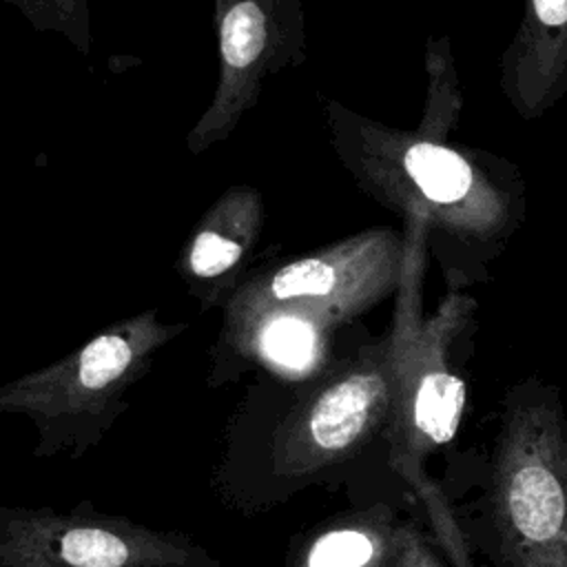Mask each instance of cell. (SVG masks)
I'll list each match as a JSON object with an SVG mask.
<instances>
[{
	"instance_id": "cell-6",
	"label": "cell",
	"mask_w": 567,
	"mask_h": 567,
	"mask_svg": "<svg viewBox=\"0 0 567 567\" xmlns=\"http://www.w3.org/2000/svg\"><path fill=\"white\" fill-rule=\"evenodd\" d=\"M394 401L390 332L339 359L297 396L281 416L270 463L284 481H306L357 456L385 432Z\"/></svg>"
},
{
	"instance_id": "cell-10",
	"label": "cell",
	"mask_w": 567,
	"mask_h": 567,
	"mask_svg": "<svg viewBox=\"0 0 567 567\" xmlns=\"http://www.w3.org/2000/svg\"><path fill=\"white\" fill-rule=\"evenodd\" d=\"M498 84L523 120H538L567 93V0H525Z\"/></svg>"
},
{
	"instance_id": "cell-2",
	"label": "cell",
	"mask_w": 567,
	"mask_h": 567,
	"mask_svg": "<svg viewBox=\"0 0 567 567\" xmlns=\"http://www.w3.org/2000/svg\"><path fill=\"white\" fill-rule=\"evenodd\" d=\"M403 221V272L388 328L394 346V401L385 427L390 465L421 501L450 565L476 567L454 509L423 470L434 452L454 441L463 419L465 381L452 365V348L472 323L474 301L450 292L434 312L423 315L430 228L419 217Z\"/></svg>"
},
{
	"instance_id": "cell-11",
	"label": "cell",
	"mask_w": 567,
	"mask_h": 567,
	"mask_svg": "<svg viewBox=\"0 0 567 567\" xmlns=\"http://www.w3.org/2000/svg\"><path fill=\"white\" fill-rule=\"evenodd\" d=\"M401 523L385 503L341 512L303 534L286 567H396Z\"/></svg>"
},
{
	"instance_id": "cell-1",
	"label": "cell",
	"mask_w": 567,
	"mask_h": 567,
	"mask_svg": "<svg viewBox=\"0 0 567 567\" xmlns=\"http://www.w3.org/2000/svg\"><path fill=\"white\" fill-rule=\"evenodd\" d=\"M326 124L339 162L363 193L403 219L427 224L447 279L454 255H494L520 226L525 186L503 157L381 124L337 100L326 102Z\"/></svg>"
},
{
	"instance_id": "cell-3",
	"label": "cell",
	"mask_w": 567,
	"mask_h": 567,
	"mask_svg": "<svg viewBox=\"0 0 567 567\" xmlns=\"http://www.w3.org/2000/svg\"><path fill=\"white\" fill-rule=\"evenodd\" d=\"M494 567H567V419L554 388H512L487 489Z\"/></svg>"
},
{
	"instance_id": "cell-4",
	"label": "cell",
	"mask_w": 567,
	"mask_h": 567,
	"mask_svg": "<svg viewBox=\"0 0 567 567\" xmlns=\"http://www.w3.org/2000/svg\"><path fill=\"white\" fill-rule=\"evenodd\" d=\"M188 326L148 308L106 326L66 357L0 385V414H22L38 432L33 456L84 454L126 410L124 394L155 354Z\"/></svg>"
},
{
	"instance_id": "cell-8",
	"label": "cell",
	"mask_w": 567,
	"mask_h": 567,
	"mask_svg": "<svg viewBox=\"0 0 567 567\" xmlns=\"http://www.w3.org/2000/svg\"><path fill=\"white\" fill-rule=\"evenodd\" d=\"M219 75L210 104L186 137L193 155L230 137L250 111L264 80L303 51V13L286 0H215Z\"/></svg>"
},
{
	"instance_id": "cell-5",
	"label": "cell",
	"mask_w": 567,
	"mask_h": 567,
	"mask_svg": "<svg viewBox=\"0 0 567 567\" xmlns=\"http://www.w3.org/2000/svg\"><path fill=\"white\" fill-rule=\"evenodd\" d=\"M403 252L401 233L370 228L250 272L221 308L219 337L266 319L290 321L328 337L396 292Z\"/></svg>"
},
{
	"instance_id": "cell-14",
	"label": "cell",
	"mask_w": 567,
	"mask_h": 567,
	"mask_svg": "<svg viewBox=\"0 0 567 567\" xmlns=\"http://www.w3.org/2000/svg\"><path fill=\"white\" fill-rule=\"evenodd\" d=\"M396 567H443L436 551L414 523H401Z\"/></svg>"
},
{
	"instance_id": "cell-15",
	"label": "cell",
	"mask_w": 567,
	"mask_h": 567,
	"mask_svg": "<svg viewBox=\"0 0 567 567\" xmlns=\"http://www.w3.org/2000/svg\"><path fill=\"white\" fill-rule=\"evenodd\" d=\"M292 9H297V11H301V4H299V0H286Z\"/></svg>"
},
{
	"instance_id": "cell-13",
	"label": "cell",
	"mask_w": 567,
	"mask_h": 567,
	"mask_svg": "<svg viewBox=\"0 0 567 567\" xmlns=\"http://www.w3.org/2000/svg\"><path fill=\"white\" fill-rule=\"evenodd\" d=\"M427 75V106L423 113V122L416 131L439 140H447V131L456 122L461 109V91L456 86V73L447 58V47L430 42Z\"/></svg>"
},
{
	"instance_id": "cell-7",
	"label": "cell",
	"mask_w": 567,
	"mask_h": 567,
	"mask_svg": "<svg viewBox=\"0 0 567 567\" xmlns=\"http://www.w3.org/2000/svg\"><path fill=\"white\" fill-rule=\"evenodd\" d=\"M0 567H221L190 536L93 509L0 505Z\"/></svg>"
},
{
	"instance_id": "cell-12",
	"label": "cell",
	"mask_w": 567,
	"mask_h": 567,
	"mask_svg": "<svg viewBox=\"0 0 567 567\" xmlns=\"http://www.w3.org/2000/svg\"><path fill=\"white\" fill-rule=\"evenodd\" d=\"M16 7L35 31H51L69 40L78 53L91 51L89 0H2Z\"/></svg>"
},
{
	"instance_id": "cell-9",
	"label": "cell",
	"mask_w": 567,
	"mask_h": 567,
	"mask_svg": "<svg viewBox=\"0 0 567 567\" xmlns=\"http://www.w3.org/2000/svg\"><path fill=\"white\" fill-rule=\"evenodd\" d=\"M264 230L261 190L248 184L226 188L186 237L177 275L202 310L224 308L255 259Z\"/></svg>"
}]
</instances>
